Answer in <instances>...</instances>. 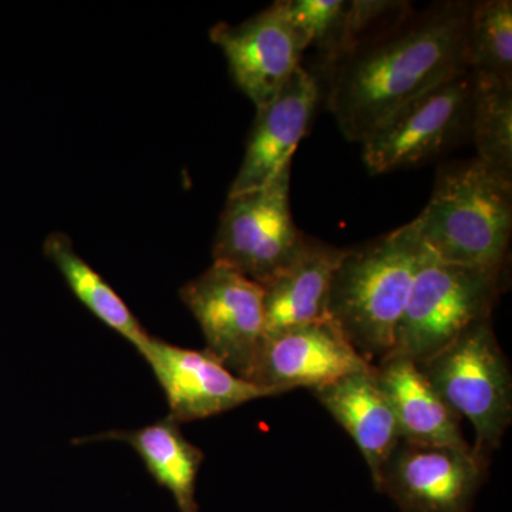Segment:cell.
Here are the masks:
<instances>
[{
  "label": "cell",
  "mask_w": 512,
  "mask_h": 512,
  "mask_svg": "<svg viewBox=\"0 0 512 512\" xmlns=\"http://www.w3.org/2000/svg\"><path fill=\"white\" fill-rule=\"evenodd\" d=\"M470 2L410 8L353 46L328 72L326 106L343 136L363 140L407 103L468 70Z\"/></svg>",
  "instance_id": "6da1fadb"
},
{
  "label": "cell",
  "mask_w": 512,
  "mask_h": 512,
  "mask_svg": "<svg viewBox=\"0 0 512 512\" xmlns=\"http://www.w3.org/2000/svg\"><path fill=\"white\" fill-rule=\"evenodd\" d=\"M429 252L412 222L346 249L330 285L328 318L366 362L393 352L410 293Z\"/></svg>",
  "instance_id": "7a4b0ae2"
},
{
  "label": "cell",
  "mask_w": 512,
  "mask_h": 512,
  "mask_svg": "<svg viewBox=\"0 0 512 512\" xmlns=\"http://www.w3.org/2000/svg\"><path fill=\"white\" fill-rule=\"evenodd\" d=\"M421 244L444 264L505 271L512 231V178L478 158L444 167L419 217Z\"/></svg>",
  "instance_id": "3957f363"
},
{
  "label": "cell",
  "mask_w": 512,
  "mask_h": 512,
  "mask_svg": "<svg viewBox=\"0 0 512 512\" xmlns=\"http://www.w3.org/2000/svg\"><path fill=\"white\" fill-rule=\"evenodd\" d=\"M437 394L476 433L474 456L488 466L512 421V375L493 318L473 323L450 345L417 363Z\"/></svg>",
  "instance_id": "277c9868"
},
{
  "label": "cell",
  "mask_w": 512,
  "mask_h": 512,
  "mask_svg": "<svg viewBox=\"0 0 512 512\" xmlns=\"http://www.w3.org/2000/svg\"><path fill=\"white\" fill-rule=\"evenodd\" d=\"M504 272L444 264L429 254L414 281L390 355L423 362L473 323L493 318Z\"/></svg>",
  "instance_id": "5b68a950"
},
{
  "label": "cell",
  "mask_w": 512,
  "mask_h": 512,
  "mask_svg": "<svg viewBox=\"0 0 512 512\" xmlns=\"http://www.w3.org/2000/svg\"><path fill=\"white\" fill-rule=\"evenodd\" d=\"M292 164L258 190L228 195L215 235L214 264L265 286L298 256L306 237L291 212Z\"/></svg>",
  "instance_id": "8992f818"
},
{
  "label": "cell",
  "mask_w": 512,
  "mask_h": 512,
  "mask_svg": "<svg viewBox=\"0 0 512 512\" xmlns=\"http://www.w3.org/2000/svg\"><path fill=\"white\" fill-rule=\"evenodd\" d=\"M473 74L464 72L397 110L362 141L372 174L417 167L448 150L470 131Z\"/></svg>",
  "instance_id": "52a82bcc"
},
{
  "label": "cell",
  "mask_w": 512,
  "mask_h": 512,
  "mask_svg": "<svg viewBox=\"0 0 512 512\" xmlns=\"http://www.w3.org/2000/svg\"><path fill=\"white\" fill-rule=\"evenodd\" d=\"M180 296L204 333L205 350L249 382L265 339L264 288L228 266L212 264L185 284Z\"/></svg>",
  "instance_id": "ba28073f"
},
{
  "label": "cell",
  "mask_w": 512,
  "mask_h": 512,
  "mask_svg": "<svg viewBox=\"0 0 512 512\" xmlns=\"http://www.w3.org/2000/svg\"><path fill=\"white\" fill-rule=\"evenodd\" d=\"M487 470L473 450L400 440L373 485L402 512H473Z\"/></svg>",
  "instance_id": "9c48e42d"
},
{
  "label": "cell",
  "mask_w": 512,
  "mask_h": 512,
  "mask_svg": "<svg viewBox=\"0 0 512 512\" xmlns=\"http://www.w3.org/2000/svg\"><path fill=\"white\" fill-rule=\"evenodd\" d=\"M140 355L163 387L170 417L178 424L208 419L254 400L278 396L234 375L207 350L184 349L151 336Z\"/></svg>",
  "instance_id": "30bf717a"
},
{
  "label": "cell",
  "mask_w": 512,
  "mask_h": 512,
  "mask_svg": "<svg viewBox=\"0 0 512 512\" xmlns=\"http://www.w3.org/2000/svg\"><path fill=\"white\" fill-rule=\"evenodd\" d=\"M366 362L330 320L265 336L249 382L281 396L296 389L315 390L353 373Z\"/></svg>",
  "instance_id": "8fae6325"
},
{
  "label": "cell",
  "mask_w": 512,
  "mask_h": 512,
  "mask_svg": "<svg viewBox=\"0 0 512 512\" xmlns=\"http://www.w3.org/2000/svg\"><path fill=\"white\" fill-rule=\"evenodd\" d=\"M210 37L224 53L232 80L256 109L274 100L301 66L303 50L279 0L239 25L217 23Z\"/></svg>",
  "instance_id": "7c38bea8"
},
{
  "label": "cell",
  "mask_w": 512,
  "mask_h": 512,
  "mask_svg": "<svg viewBox=\"0 0 512 512\" xmlns=\"http://www.w3.org/2000/svg\"><path fill=\"white\" fill-rule=\"evenodd\" d=\"M320 96L318 76L301 64L275 99L256 109L244 160L228 195L258 190L292 164L315 119Z\"/></svg>",
  "instance_id": "4fadbf2b"
},
{
  "label": "cell",
  "mask_w": 512,
  "mask_h": 512,
  "mask_svg": "<svg viewBox=\"0 0 512 512\" xmlns=\"http://www.w3.org/2000/svg\"><path fill=\"white\" fill-rule=\"evenodd\" d=\"M376 379L392 406L400 439L471 451L461 420L437 394L416 362L390 355L375 365Z\"/></svg>",
  "instance_id": "5bb4252c"
},
{
  "label": "cell",
  "mask_w": 512,
  "mask_h": 512,
  "mask_svg": "<svg viewBox=\"0 0 512 512\" xmlns=\"http://www.w3.org/2000/svg\"><path fill=\"white\" fill-rule=\"evenodd\" d=\"M345 251L306 237L291 264L262 286L265 336L329 320L330 285Z\"/></svg>",
  "instance_id": "9a60e30c"
},
{
  "label": "cell",
  "mask_w": 512,
  "mask_h": 512,
  "mask_svg": "<svg viewBox=\"0 0 512 512\" xmlns=\"http://www.w3.org/2000/svg\"><path fill=\"white\" fill-rule=\"evenodd\" d=\"M312 393L355 441L375 483L383 464L402 440L392 406L377 382L375 366Z\"/></svg>",
  "instance_id": "2e32d148"
},
{
  "label": "cell",
  "mask_w": 512,
  "mask_h": 512,
  "mask_svg": "<svg viewBox=\"0 0 512 512\" xmlns=\"http://www.w3.org/2000/svg\"><path fill=\"white\" fill-rule=\"evenodd\" d=\"M96 439L130 444L151 476L173 495L178 510L198 512L195 488L204 454L185 439L177 421L168 416L140 430L110 431Z\"/></svg>",
  "instance_id": "e0dca14e"
},
{
  "label": "cell",
  "mask_w": 512,
  "mask_h": 512,
  "mask_svg": "<svg viewBox=\"0 0 512 512\" xmlns=\"http://www.w3.org/2000/svg\"><path fill=\"white\" fill-rule=\"evenodd\" d=\"M43 251L46 258L59 269L77 299L140 353L151 336L106 279L77 254L72 239L62 232H53L46 238Z\"/></svg>",
  "instance_id": "ac0fdd59"
},
{
  "label": "cell",
  "mask_w": 512,
  "mask_h": 512,
  "mask_svg": "<svg viewBox=\"0 0 512 512\" xmlns=\"http://www.w3.org/2000/svg\"><path fill=\"white\" fill-rule=\"evenodd\" d=\"M470 131L478 160L512 178V83L473 76Z\"/></svg>",
  "instance_id": "d6986e66"
},
{
  "label": "cell",
  "mask_w": 512,
  "mask_h": 512,
  "mask_svg": "<svg viewBox=\"0 0 512 512\" xmlns=\"http://www.w3.org/2000/svg\"><path fill=\"white\" fill-rule=\"evenodd\" d=\"M468 70L474 77L512 83V2L471 3L467 26Z\"/></svg>",
  "instance_id": "ffe728a7"
},
{
  "label": "cell",
  "mask_w": 512,
  "mask_h": 512,
  "mask_svg": "<svg viewBox=\"0 0 512 512\" xmlns=\"http://www.w3.org/2000/svg\"><path fill=\"white\" fill-rule=\"evenodd\" d=\"M303 52L322 50L323 63L338 52L349 2L346 0H279Z\"/></svg>",
  "instance_id": "44dd1931"
}]
</instances>
